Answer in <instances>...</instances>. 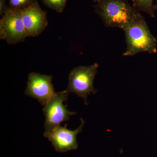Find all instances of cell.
Listing matches in <instances>:
<instances>
[{
  "instance_id": "7a4b0ae2",
  "label": "cell",
  "mask_w": 157,
  "mask_h": 157,
  "mask_svg": "<svg viewBox=\"0 0 157 157\" xmlns=\"http://www.w3.org/2000/svg\"><path fill=\"white\" fill-rule=\"evenodd\" d=\"M123 30L127 45L124 56H134L142 52L156 53L157 39L151 34L142 14L137 16Z\"/></svg>"
},
{
  "instance_id": "52a82bcc",
  "label": "cell",
  "mask_w": 157,
  "mask_h": 157,
  "mask_svg": "<svg viewBox=\"0 0 157 157\" xmlns=\"http://www.w3.org/2000/svg\"><path fill=\"white\" fill-rule=\"evenodd\" d=\"M52 76L36 73H29L25 94L37 99L45 106L56 94L52 84Z\"/></svg>"
},
{
  "instance_id": "8992f818",
  "label": "cell",
  "mask_w": 157,
  "mask_h": 157,
  "mask_svg": "<svg viewBox=\"0 0 157 157\" xmlns=\"http://www.w3.org/2000/svg\"><path fill=\"white\" fill-rule=\"evenodd\" d=\"M81 121L80 125L74 131L68 129L67 124H66L64 126H59L49 132L44 133L43 135L58 152H66L76 150L78 147L76 137L82 131L85 123L83 119L81 118Z\"/></svg>"
},
{
  "instance_id": "8fae6325",
  "label": "cell",
  "mask_w": 157,
  "mask_h": 157,
  "mask_svg": "<svg viewBox=\"0 0 157 157\" xmlns=\"http://www.w3.org/2000/svg\"><path fill=\"white\" fill-rule=\"evenodd\" d=\"M36 1L37 0H9V7L12 9L22 10Z\"/></svg>"
},
{
  "instance_id": "6da1fadb",
  "label": "cell",
  "mask_w": 157,
  "mask_h": 157,
  "mask_svg": "<svg viewBox=\"0 0 157 157\" xmlns=\"http://www.w3.org/2000/svg\"><path fill=\"white\" fill-rule=\"evenodd\" d=\"M94 9L106 27L123 30L141 14L127 0H103Z\"/></svg>"
},
{
  "instance_id": "3957f363",
  "label": "cell",
  "mask_w": 157,
  "mask_h": 157,
  "mask_svg": "<svg viewBox=\"0 0 157 157\" xmlns=\"http://www.w3.org/2000/svg\"><path fill=\"white\" fill-rule=\"evenodd\" d=\"M98 67L99 65L96 63L88 66H78L73 69L69 75L66 90L83 98L86 105H88V96L97 92L93 85Z\"/></svg>"
},
{
  "instance_id": "4fadbf2b",
  "label": "cell",
  "mask_w": 157,
  "mask_h": 157,
  "mask_svg": "<svg viewBox=\"0 0 157 157\" xmlns=\"http://www.w3.org/2000/svg\"><path fill=\"white\" fill-rule=\"evenodd\" d=\"M103 1V0H93L94 2L96 3V4L98 3H99V2H101V1Z\"/></svg>"
},
{
  "instance_id": "277c9868",
  "label": "cell",
  "mask_w": 157,
  "mask_h": 157,
  "mask_svg": "<svg viewBox=\"0 0 157 157\" xmlns=\"http://www.w3.org/2000/svg\"><path fill=\"white\" fill-rule=\"evenodd\" d=\"M21 11L7 6L0 20V39L10 45L23 42L27 38Z\"/></svg>"
},
{
  "instance_id": "5b68a950",
  "label": "cell",
  "mask_w": 157,
  "mask_h": 157,
  "mask_svg": "<svg viewBox=\"0 0 157 157\" xmlns=\"http://www.w3.org/2000/svg\"><path fill=\"white\" fill-rule=\"evenodd\" d=\"M69 93L67 90L56 93L45 105L43 112L45 115V132H48L59 126L63 122L70 119L76 113L69 111L64 103L67 101Z\"/></svg>"
},
{
  "instance_id": "5bb4252c",
  "label": "cell",
  "mask_w": 157,
  "mask_h": 157,
  "mask_svg": "<svg viewBox=\"0 0 157 157\" xmlns=\"http://www.w3.org/2000/svg\"><path fill=\"white\" fill-rule=\"evenodd\" d=\"M154 9L155 10H157V0H156V4L154 6Z\"/></svg>"
},
{
  "instance_id": "9c48e42d",
  "label": "cell",
  "mask_w": 157,
  "mask_h": 157,
  "mask_svg": "<svg viewBox=\"0 0 157 157\" xmlns=\"http://www.w3.org/2000/svg\"><path fill=\"white\" fill-rule=\"evenodd\" d=\"M154 0H132L133 6L139 11H142L151 17H155Z\"/></svg>"
},
{
  "instance_id": "7c38bea8",
  "label": "cell",
  "mask_w": 157,
  "mask_h": 157,
  "mask_svg": "<svg viewBox=\"0 0 157 157\" xmlns=\"http://www.w3.org/2000/svg\"><path fill=\"white\" fill-rule=\"evenodd\" d=\"M7 0H0V14L2 15L7 6H6Z\"/></svg>"
},
{
  "instance_id": "30bf717a",
  "label": "cell",
  "mask_w": 157,
  "mask_h": 157,
  "mask_svg": "<svg viewBox=\"0 0 157 157\" xmlns=\"http://www.w3.org/2000/svg\"><path fill=\"white\" fill-rule=\"evenodd\" d=\"M67 0H42L46 7L58 13H62L64 10Z\"/></svg>"
},
{
  "instance_id": "ba28073f",
  "label": "cell",
  "mask_w": 157,
  "mask_h": 157,
  "mask_svg": "<svg viewBox=\"0 0 157 157\" xmlns=\"http://www.w3.org/2000/svg\"><path fill=\"white\" fill-rule=\"evenodd\" d=\"M21 11L27 37L38 36L48 25L46 12L41 9L37 1Z\"/></svg>"
}]
</instances>
